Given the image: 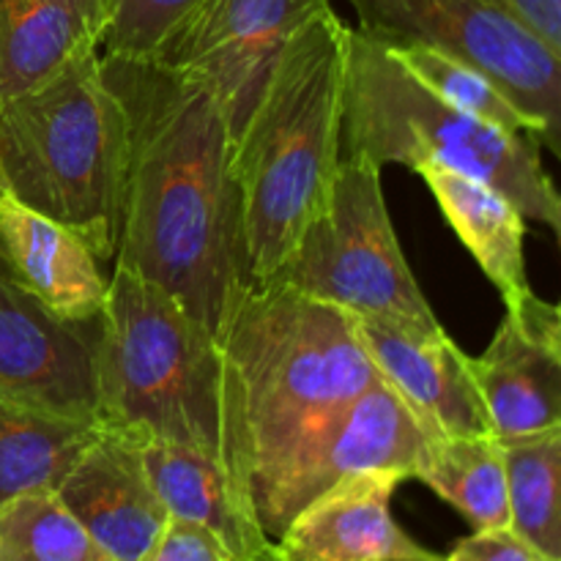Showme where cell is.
<instances>
[{
  "instance_id": "6da1fadb",
  "label": "cell",
  "mask_w": 561,
  "mask_h": 561,
  "mask_svg": "<svg viewBox=\"0 0 561 561\" xmlns=\"http://www.w3.org/2000/svg\"><path fill=\"white\" fill-rule=\"evenodd\" d=\"M102 71L129 121L113 263L168 290L219 337L247 285L228 104L157 58L102 55Z\"/></svg>"
},
{
  "instance_id": "7a4b0ae2",
  "label": "cell",
  "mask_w": 561,
  "mask_h": 561,
  "mask_svg": "<svg viewBox=\"0 0 561 561\" xmlns=\"http://www.w3.org/2000/svg\"><path fill=\"white\" fill-rule=\"evenodd\" d=\"M348 27L334 9L299 27L274 55L233 131L230 173L250 285L272 283L329 201L343 159Z\"/></svg>"
},
{
  "instance_id": "3957f363",
  "label": "cell",
  "mask_w": 561,
  "mask_h": 561,
  "mask_svg": "<svg viewBox=\"0 0 561 561\" xmlns=\"http://www.w3.org/2000/svg\"><path fill=\"white\" fill-rule=\"evenodd\" d=\"M219 345L250 499L378 376L348 312L277 283L244 285Z\"/></svg>"
},
{
  "instance_id": "277c9868",
  "label": "cell",
  "mask_w": 561,
  "mask_h": 561,
  "mask_svg": "<svg viewBox=\"0 0 561 561\" xmlns=\"http://www.w3.org/2000/svg\"><path fill=\"white\" fill-rule=\"evenodd\" d=\"M96 394L102 431L201 449L244 482L219 337L175 296L121 263H113L99 316Z\"/></svg>"
},
{
  "instance_id": "5b68a950",
  "label": "cell",
  "mask_w": 561,
  "mask_h": 561,
  "mask_svg": "<svg viewBox=\"0 0 561 561\" xmlns=\"http://www.w3.org/2000/svg\"><path fill=\"white\" fill-rule=\"evenodd\" d=\"M129 121L102 53L0 107V192L80 236L102 263L118 247Z\"/></svg>"
},
{
  "instance_id": "8992f818",
  "label": "cell",
  "mask_w": 561,
  "mask_h": 561,
  "mask_svg": "<svg viewBox=\"0 0 561 561\" xmlns=\"http://www.w3.org/2000/svg\"><path fill=\"white\" fill-rule=\"evenodd\" d=\"M343 157L378 168L431 164L493 186L531 222L561 233V197L542 164L540 142L460 113L405 71L392 49L348 27L343 66Z\"/></svg>"
},
{
  "instance_id": "52a82bcc",
  "label": "cell",
  "mask_w": 561,
  "mask_h": 561,
  "mask_svg": "<svg viewBox=\"0 0 561 561\" xmlns=\"http://www.w3.org/2000/svg\"><path fill=\"white\" fill-rule=\"evenodd\" d=\"M272 283L354 318L425 337L447 332L400 250L381 168L370 159H340L327 206L307 225Z\"/></svg>"
},
{
  "instance_id": "ba28073f",
  "label": "cell",
  "mask_w": 561,
  "mask_h": 561,
  "mask_svg": "<svg viewBox=\"0 0 561 561\" xmlns=\"http://www.w3.org/2000/svg\"><path fill=\"white\" fill-rule=\"evenodd\" d=\"M383 47H431L491 77L561 153V53L496 0H348Z\"/></svg>"
},
{
  "instance_id": "9c48e42d",
  "label": "cell",
  "mask_w": 561,
  "mask_h": 561,
  "mask_svg": "<svg viewBox=\"0 0 561 561\" xmlns=\"http://www.w3.org/2000/svg\"><path fill=\"white\" fill-rule=\"evenodd\" d=\"M431 436L411 405L376 376L310 444L290 455L252 491V507L268 540L340 480L365 471H400L414 480L425 438Z\"/></svg>"
},
{
  "instance_id": "30bf717a",
  "label": "cell",
  "mask_w": 561,
  "mask_h": 561,
  "mask_svg": "<svg viewBox=\"0 0 561 561\" xmlns=\"http://www.w3.org/2000/svg\"><path fill=\"white\" fill-rule=\"evenodd\" d=\"M99 318L71 323L0 272V398L96 425Z\"/></svg>"
},
{
  "instance_id": "8fae6325",
  "label": "cell",
  "mask_w": 561,
  "mask_h": 561,
  "mask_svg": "<svg viewBox=\"0 0 561 561\" xmlns=\"http://www.w3.org/2000/svg\"><path fill=\"white\" fill-rule=\"evenodd\" d=\"M327 9L329 0H201L157 60L206 80L236 129L279 47Z\"/></svg>"
},
{
  "instance_id": "7c38bea8",
  "label": "cell",
  "mask_w": 561,
  "mask_h": 561,
  "mask_svg": "<svg viewBox=\"0 0 561 561\" xmlns=\"http://www.w3.org/2000/svg\"><path fill=\"white\" fill-rule=\"evenodd\" d=\"M493 436L561 427V312L537 294L504 307L485 354L469 356Z\"/></svg>"
},
{
  "instance_id": "4fadbf2b",
  "label": "cell",
  "mask_w": 561,
  "mask_h": 561,
  "mask_svg": "<svg viewBox=\"0 0 561 561\" xmlns=\"http://www.w3.org/2000/svg\"><path fill=\"white\" fill-rule=\"evenodd\" d=\"M55 493L110 561L146 559L170 518L148 480L140 444L102 427Z\"/></svg>"
},
{
  "instance_id": "5bb4252c",
  "label": "cell",
  "mask_w": 561,
  "mask_h": 561,
  "mask_svg": "<svg viewBox=\"0 0 561 561\" xmlns=\"http://www.w3.org/2000/svg\"><path fill=\"white\" fill-rule=\"evenodd\" d=\"M400 471H365L312 499L274 540L283 561H444L392 515Z\"/></svg>"
},
{
  "instance_id": "9a60e30c",
  "label": "cell",
  "mask_w": 561,
  "mask_h": 561,
  "mask_svg": "<svg viewBox=\"0 0 561 561\" xmlns=\"http://www.w3.org/2000/svg\"><path fill=\"white\" fill-rule=\"evenodd\" d=\"M354 323L378 376L411 405L431 436H491L469 354L447 332L425 337L370 318Z\"/></svg>"
},
{
  "instance_id": "2e32d148",
  "label": "cell",
  "mask_w": 561,
  "mask_h": 561,
  "mask_svg": "<svg viewBox=\"0 0 561 561\" xmlns=\"http://www.w3.org/2000/svg\"><path fill=\"white\" fill-rule=\"evenodd\" d=\"M0 272L44 310L71 323L102 316L110 277L85 241L0 192Z\"/></svg>"
},
{
  "instance_id": "e0dca14e",
  "label": "cell",
  "mask_w": 561,
  "mask_h": 561,
  "mask_svg": "<svg viewBox=\"0 0 561 561\" xmlns=\"http://www.w3.org/2000/svg\"><path fill=\"white\" fill-rule=\"evenodd\" d=\"M137 444L148 480L170 518L206 526L239 561L272 542L257 524L250 491L222 460L181 444Z\"/></svg>"
},
{
  "instance_id": "ac0fdd59",
  "label": "cell",
  "mask_w": 561,
  "mask_h": 561,
  "mask_svg": "<svg viewBox=\"0 0 561 561\" xmlns=\"http://www.w3.org/2000/svg\"><path fill=\"white\" fill-rule=\"evenodd\" d=\"M110 0H0V107L80 55L102 53Z\"/></svg>"
},
{
  "instance_id": "d6986e66",
  "label": "cell",
  "mask_w": 561,
  "mask_h": 561,
  "mask_svg": "<svg viewBox=\"0 0 561 561\" xmlns=\"http://www.w3.org/2000/svg\"><path fill=\"white\" fill-rule=\"evenodd\" d=\"M420 175L449 228L496 285L504 307L535 294L526 274V217L518 206L493 186L438 164Z\"/></svg>"
},
{
  "instance_id": "ffe728a7",
  "label": "cell",
  "mask_w": 561,
  "mask_h": 561,
  "mask_svg": "<svg viewBox=\"0 0 561 561\" xmlns=\"http://www.w3.org/2000/svg\"><path fill=\"white\" fill-rule=\"evenodd\" d=\"M96 433L88 422L0 398V507L27 493L58 491Z\"/></svg>"
},
{
  "instance_id": "44dd1931",
  "label": "cell",
  "mask_w": 561,
  "mask_h": 561,
  "mask_svg": "<svg viewBox=\"0 0 561 561\" xmlns=\"http://www.w3.org/2000/svg\"><path fill=\"white\" fill-rule=\"evenodd\" d=\"M414 480L425 482L436 496L453 504L474 529L510 526L504 455L493 433L427 436Z\"/></svg>"
},
{
  "instance_id": "7402d4cb",
  "label": "cell",
  "mask_w": 561,
  "mask_h": 561,
  "mask_svg": "<svg viewBox=\"0 0 561 561\" xmlns=\"http://www.w3.org/2000/svg\"><path fill=\"white\" fill-rule=\"evenodd\" d=\"M496 438L507 477L510 529L542 559L561 561V427Z\"/></svg>"
},
{
  "instance_id": "603a6c76",
  "label": "cell",
  "mask_w": 561,
  "mask_h": 561,
  "mask_svg": "<svg viewBox=\"0 0 561 561\" xmlns=\"http://www.w3.org/2000/svg\"><path fill=\"white\" fill-rule=\"evenodd\" d=\"M394 58L405 66L416 82L436 93L442 102L453 104L460 113L480 118L485 124L502 126L510 131H524L540 142V129L535 121L496 85L488 75L458 58L436 53L431 47H389ZM542 148V146H540Z\"/></svg>"
},
{
  "instance_id": "cb8c5ba5",
  "label": "cell",
  "mask_w": 561,
  "mask_h": 561,
  "mask_svg": "<svg viewBox=\"0 0 561 561\" xmlns=\"http://www.w3.org/2000/svg\"><path fill=\"white\" fill-rule=\"evenodd\" d=\"M0 553L14 561H110L55 491L0 507Z\"/></svg>"
},
{
  "instance_id": "d4e9b609",
  "label": "cell",
  "mask_w": 561,
  "mask_h": 561,
  "mask_svg": "<svg viewBox=\"0 0 561 561\" xmlns=\"http://www.w3.org/2000/svg\"><path fill=\"white\" fill-rule=\"evenodd\" d=\"M201 0H110L102 55L157 58Z\"/></svg>"
},
{
  "instance_id": "484cf974",
  "label": "cell",
  "mask_w": 561,
  "mask_h": 561,
  "mask_svg": "<svg viewBox=\"0 0 561 561\" xmlns=\"http://www.w3.org/2000/svg\"><path fill=\"white\" fill-rule=\"evenodd\" d=\"M142 561H239L206 526L184 518H168L157 542Z\"/></svg>"
},
{
  "instance_id": "4316f807",
  "label": "cell",
  "mask_w": 561,
  "mask_h": 561,
  "mask_svg": "<svg viewBox=\"0 0 561 561\" xmlns=\"http://www.w3.org/2000/svg\"><path fill=\"white\" fill-rule=\"evenodd\" d=\"M444 561H548L526 540H520L510 526L499 529H474L469 537L455 542Z\"/></svg>"
},
{
  "instance_id": "83f0119b",
  "label": "cell",
  "mask_w": 561,
  "mask_h": 561,
  "mask_svg": "<svg viewBox=\"0 0 561 561\" xmlns=\"http://www.w3.org/2000/svg\"><path fill=\"white\" fill-rule=\"evenodd\" d=\"M529 25L551 49L561 53V0H496Z\"/></svg>"
},
{
  "instance_id": "f1b7e54d",
  "label": "cell",
  "mask_w": 561,
  "mask_h": 561,
  "mask_svg": "<svg viewBox=\"0 0 561 561\" xmlns=\"http://www.w3.org/2000/svg\"><path fill=\"white\" fill-rule=\"evenodd\" d=\"M244 561H283V557H279L277 546H274V542H268V546L261 548V551H257L255 557H250V559H244Z\"/></svg>"
},
{
  "instance_id": "f546056e",
  "label": "cell",
  "mask_w": 561,
  "mask_h": 561,
  "mask_svg": "<svg viewBox=\"0 0 561 561\" xmlns=\"http://www.w3.org/2000/svg\"><path fill=\"white\" fill-rule=\"evenodd\" d=\"M0 561H14V559H9V557H3V553H0Z\"/></svg>"
}]
</instances>
